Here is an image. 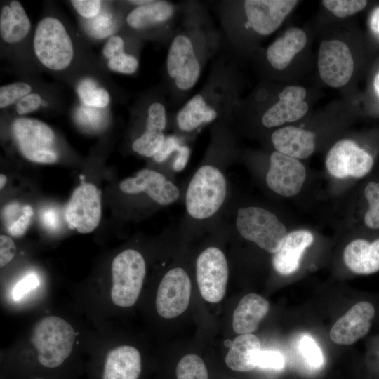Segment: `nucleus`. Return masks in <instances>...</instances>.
Segmentation results:
<instances>
[{
	"mask_svg": "<svg viewBox=\"0 0 379 379\" xmlns=\"http://www.w3.org/2000/svg\"><path fill=\"white\" fill-rule=\"evenodd\" d=\"M39 285L38 277L34 273H29L19 281L13 291V298L18 301L31 291L35 289Z\"/></svg>",
	"mask_w": 379,
	"mask_h": 379,
	"instance_id": "nucleus-39",
	"label": "nucleus"
},
{
	"mask_svg": "<svg viewBox=\"0 0 379 379\" xmlns=\"http://www.w3.org/2000/svg\"><path fill=\"white\" fill-rule=\"evenodd\" d=\"M33 215V210L29 205L22 208V213L8 226V232L13 237H20L27 231Z\"/></svg>",
	"mask_w": 379,
	"mask_h": 379,
	"instance_id": "nucleus-38",
	"label": "nucleus"
},
{
	"mask_svg": "<svg viewBox=\"0 0 379 379\" xmlns=\"http://www.w3.org/2000/svg\"><path fill=\"white\" fill-rule=\"evenodd\" d=\"M314 241L312 234L304 230L287 234L280 249L274 254L272 265L279 274L288 275L295 272L305 250Z\"/></svg>",
	"mask_w": 379,
	"mask_h": 379,
	"instance_id": "nucleus-19",
	"label": "nucleus"
},
{
	"mask_svg": "<svg viewBox=\"0 0 379 379\" xmlns=\"http://www.w3.org/2000/svg\"><path fill=\"white\" fill-rule=\"evenodd\" d=\"M121 192L135 194L144 192L159 205L167 206L176 201L180 196L178 188L162 173L143 168L135 176L126 178L119 183Z\"/></svg>",
	"mask_w": 379,
	"mask_h": 379,
	"instance_id": "nucleus-14",
	"label": "nucleus"
},
{
	"mask_svg": "<svg viewBox=\"0 0 379 379\" xmlns=\"http://www.w3.org/2000/svg\"><path fill=\"white\" fill-rule=\"evenodd\" d=\"M375 313L371 302H357L334 324L330 331L331 340L339 345H351L365 336Z\"/></svg>",
	"mask_w": 379,
	"mask_h": 379,
	"instance_id": "nucleus-16",
	"label": "nucleus"
},
{
	"mask_svg": "<svg viewBox=\"0 0 379 379\" xmlns=\"http://www.w3.org/2000/svg\"><path fill=\"white\" fill-rule=\"evenodd\" d=\"M271 139L277 152L295 159L307 158L315 148V134L295 126L277 129Z\"/></svg>",
	"mask_w": 379,
	"mask_h": 379,
	"instance_id": "nucleus-18",
	"label": "nucleus"
},
{
	"mask_svg": "<svg viewBox=\"0 0 379 379\" xmlns=\"http://www.w3.org/2000/svg\"><path fill=\"white\" fill-rule=\"evenodd\" d=\"M343 260L353 272L369 274L379 271V239L370 242L358 239L345 247Z\"/></svg>",
	"mask_w": 379,
	"mask_h": 379,
	"instance_id": "nucleus-21",
	"label": "nucleus"
},
{
	"mask_svg": "<svg viewBox=\"0 0 379 379\" xmlns=\"http://www.w3.org/2000/svg\"><path fill=\"white\" fill-rule=\"evenodd\" d=\"M232 341L230 340H226L224 343L225 345L227 347H230V346L232 345Z\"/></svg>",
	"mask_w": 379,
	"mask_h": 379,
	"instance_id": "nucleus-51",
	"label": "nucleus"
},
{
	"mask_svg": "<svg viewBox=\"0 0 379 379\" xmlns=\"http://www.w3.org/2000/svg\"><path fill=\"white\" fill-rule=\"evenodd\" d=\"M190 154V151L188 147L186 145L180 146L172 165L175 171L179 172L185 168L189 160Z\"/></svg>",
	"mask_w": 379,
	"mask_h": 379,
	"instance_id": "nucleus-45",
	"label": "nucleus"
},
{
	"mask_svg": "<svg viewBox=\"0 0 379 379\" xmlns=\"http://www.w3.org/2000/svg\"><path fill=\"white\" fill-rule=\"evenodd\" d=\"M145 273V262L139 251L126 249L117 254L111 265L112 302L121 307L133 306L141 292Z\"/></svg>",
	"mask_w": 379,
	"mask_h": 379,
	"instance_id": "nucleus-4",
	"label": "nucleus"
},
{
	"mask_svg": "<svg viewBox=\"0 0 379 379\" xmlns=\"http://www.w3.org/2000/svg\"><path fill=\"white\" fill-rule=\"evenodd\" d=\"M166 137L163 132L145 129L132 144V149L146 157H153L161 149Z\"/></svg>",
	"mask_w": 379,
	"mask_h": 379,
	"instance_id": "nucleus-29",
	"label": "nucleus"
},
{
	"mask_svg": "<svg viewBox=\"0 0 379 379\" xmlns=\"http://www.w3.org/2000/svg\"><path fill=\"white\" fill-rule=\"evenodd\" d=\"M76 338L72 325L57 316L41 319L34 326L31 340L41 365L60 366L70 355Z\"/></svg>",
	"mask_w": 379,
	"mask_h": 379,
	"instance_id": "nucleus-2",
	"label": "nucleus"
},
{
	"mask_svg": "<svg viewBox=\"0 0 379 379\" xmlns=\"http://www.w3.org/2000/svg\"><path fill=\"white\" fill-rule=\"evenodd\" d=\"M7 182V177L5 174L1 173L0 175V189L3 190Z\"/></svg>",
	"mask_w": 379,
	"mask_h": 379,
	"instance_id": "nucleus-49",
	"label": "nucleus"
},
{
	"mask_svg": "<svg viewBox=\"0 0 379 379\" xmlns=\"http://www.w3.org/2000/svg\"><path fill=\"white\" fill-rule=\"evenodd\" d=\"M31 22L20 1L13 0L4 5L0 11V36L3 41L14 44L29 34Z\"/></svg>",
	"mask_w": 379,
	"mask_h": 379,
	"instance_id": "nucleus-24",
	"label": "nucleus"
},
{
	"mask_svg": "<svg viewBox=\"0 0 379 379\" xmlns=\"http://www.w3.org/2000/svg\"><path fill=\"white\" fill-rule=\"evenodd\" d=\"M191 281L181 267L170 270L159 284L155 305L158 314L165 319L175 318L187 308L191 295Z\"/></svg>",
	"mask_w": 379,
	"mask_h": 379,
	"instance_id": "nucleus-10",
	"label": "nucleus"
},
{
	"mask_svg": "<svg viewBox=\"0 0 379 379\" xmlns=\"http://www.w3.org/2000/svg\"><path fill=\"white\" fill-rule=\"evenodd\" d=\"M152 1L149 0H139V1H128V3L138 5V6H143L149 4Z\"/></svg>",
	"mask_w": 379,
	"mask_h": 379,
	"instance_id": "nucleus-48",
	"label": "nucleus"
},
{
	"mask_svg": "<svg viewBox=\"0 0 379 379\" xmlns=\"http://www.w3.org/2000/svg\"><path fill=\"white\" fill-rule=\"evenodd\" d=\"M166 126V114L164 106L161 102H153L147 109L145 129L163 132Z\"/></svg>",
	"mask_w": 379,
	"mask_h": 379,
	"instance_id": "nucleus-36",
	"label": "nucleus"
},
{
	"mask_svg": "<svg viewBox=\"0 0 379 379\" xmlns=\"http://www.w3.org/2000/svg\"><path fill=\"white\" fill-rule=\"evenodd\" d=\"M33 49L39 62L53 71L66 69L74 54L72 39L65 25L52 16L39 22L34 34Z\"/></svg>",
	"mask_w": 379,
	"mask_h": 379,
	"instance_id": "nucleus-3",
	"label": "nucleus"
},
{
	"mask_svg": "<svg viewBox=\"0 0 379 379\" xmlns=\"http://www.w3.org/2000/svg\"><path fill=\"white\" fill-rule=\"evenodd\" d=\"M260 350V342L251 333L236 337L225 357V363L232 370L246 372L254 369V358Z\"/></svg>",
	"mask_w": 379,
	"mask_h": 379,
	"instance_id": "nucleus-25",
	"label": "nucleus"
},
{
	"mask_svg": "<svg viewBox=\"0 0 379 379\" xmlns=\"http://www.w3.org/2000/svg\"><path fill=\"white\" fill-rule=\"evenodd\" d=\"M196 274L202 298L209 302H220L225 294L229 275L223 252L215 246L203 251L197 259Z\"/></svg>",
	"mask_w": 379,
	"mask_h": 379,
	"instance_id": "nucleus-7",
	"label": "nucleus"
},
{
	"mask_svg": "<svg viewBox=\"0 0 379 379\" xmlns=\"http://www.w3.org/2000/svg\"><path fill=\"white\" fill-rule=\"evenodd\" d=\"M318 69L321 79L328 86H345L354 71V60L347 45L339 40L323 41L319 46Z\"/></svg>",
	"mask_w": 379,
	"mask_h": 379,
	"instance_id": "nucleus-11",
	"label": "nucleus"
},
{
	"mask_svg": "<svg viewBox=\"0 0 379 379\" xmlns=\"http://www.w3.org/2000/svg\"><path fill=\"white\" fill-rule=\"evenodd\" d=\"M36 379H41V378H36Z\"/></svg>",
	"mask_w": 379,
	"mask_h": 379,
	"instance_id": "nucleus-52",
	"label": "nucleus"
},
{
	"mask_svg": "<svg viewBox=\"0 0 379 379\" xmlns=\"http://www.w3.org/2000/svg\"><path fill=\"white\" fill-rule=\"evenodd\" d=\"M236 227L243 238L274 254L280 249L287 235L285 225L273 213L258 206L239 208Z\"/></svg>",
	"mask_w": 379,
	"mask_h": 379,
	"instance_id": "nucleus-5",
	"label": "nucleus"
},
{
	"mask_svg": "<svg viewBox=\"0 0 379 379\" xmlns=\"http://www.w3.org/2000/svg\"><path fill=\"white\" fill-rule=\"evenodd\" d=\"M173 6L164 1L134 8L127 15L126 22L134 29H142L168 20L173 13Z\"/></svg>",
	"mask_w": 379,
	"mask_h": 379,
	"instance_id": "nucleus-27",
	"label": "nucleus"
},
{
	"mask_svg": "<svg viewBox=\"0 0 379 379\" xmlns=\"http://www.w3.org/2000/svg\"><path fill=\"white\" fill-rule=\"evenodd\" d=\"M181 146L178 139L170 135L166 137L164 144L159 151L153 157L154 161L157 163L165 161L172 153L178 152Z\"/></svg>",
	"mask_w": 379,
	"mask_h": 379,
	"instance_id": "nucleus-43",
	"label": "nucleus"
},
{
	"mask_svg": "<svg viewBox=\"0 0 379 379\" xmlns=\"http://www.w3.org/2000/svg\"><path fill=\"white\" fill-rule=\"evenodd\" d=\"M324 6L338 18L352 15L362 9L367 4L364 0H324Z\"/></svg>",
	"mask_w": 379,
	"mask_h": 379,
	"instance_id": "nucleus-33",
	"label": "nucleus"
},
{
	"mask_svg": "<svg viewBox=\"0 0 379 379\" xmlns=\"http://www.w3.org/2000/svg\"><path fill=\"white\" fill-rule=\"evenodd\" d=\"M374 87L375 91L379 95V73L376 75L374 81Z\"/></svg>",
	"mask_w": 379,
	"mask_h": 379,
	"instance_id": "nucleus-50",
	"label": "nucleus"
},
{
	"mask_svg": "<svg viewBox=\"0 0 379 379\" xmlns=\"http://www.w3.org/2000/svg\"><path fill=\"white\" fill-rule=\"evenodd\" d=\"M269 307L267 300L258 294L249 293L244 296L233 314L234 332L242 335L255 331L267 314Z\"/></svg>",
	"mask_w": 379,
	"mask_h": 379,
	"instance_id": "nucleus-22",
	"label": "nucleus"
},
{
	"mask_svg": "<svg viewBox=\"0 0 379 379\" xmlns=\"http://www.w3.org/2000/svg\"><path fill=\"white\" fill-rule=\"evenodd\" d=\"M141 372V356L130 345L112 349L107 355L102 379H138Z\"/></svg>",
	"mask_w": 379,
	"mask_h": 379,
	"instance_id": "nucleus-20",
	"label": "nucleus"
},
{
	"mask_svg": "<svg viewBox=\"0 0 379 379\" xmlns=\"http://www.w3.org/2000/svg\"><path fill=\"white\" fill-rule=\"evenodd\" d=\"M166 67L168 75L174 79L180 90H189L198 81L200 64L193 44L187 36L178 34L172 41L167 55Z\"/></svg>",
	"mask_w": 379,
	"mask_h": 379,
	"instance_id": "nucleus-12",
	"label": "nucleus"
},
{
	"mask_svg": "<svg viewBox=\"0 0 379 379\" xmlns=\"http://www.w3.org/2000/svg\"><path fill=\"white\" fill-rule=\"evenodd\" d=\"M254 364L262 368L281 370L285 366V359L279 352L260 350L254 358Z\"/></svg>",
	"mask_w": 379,
	"mask_h": 379,
	"instance_id": "nucleus-35",
	"label": "nucleus"
},
{
	"mask_svg": "<svg viewBox=\"0 0 379 379\" xmlns=\"http://www.w3.org/2000/svg\"><path fill=\"white\" fill-rule=\"evenodd\" d=\"M102 215L100 192L92 183H82L72 193L65 209L69 227L81 234L93 232Z\"/></svg>",
	"mask_w": 379,
	"mask_h": 379,
	"instance_id": "nucleus-8",
	"label": "nucleus"
},
{
	"mask_svg": "<svg viewBox=\"0 0 379 379\" xmlns=\"http://www.w3.org/2000/svg\"><path fill=\"white\" fill-rule=\"evenodd\" d=\"M217 117L215 109L206 104L201 95L197 94L178 112L176 121L180 130L190 132L203 124L214 121Z\"/></svg>",
	"mask_w": 379,
	"mask_h": 379,
	"instance_id": "nucleus-26",
	"label": "nucleus"
},
{
	"mask_svg": "<svg viewBox=\"0 0 379 379\" xmlns=\"http://www.w3.org/2000/svg\"><path fill=\"white\" fill-rule=\"evenodd\" d=\"M371 31L379 38V7L374 9L370 17Z\"/></svg>",
	"mask_w": 379,
	"mask_h": 379,
	"instance_id": "nucleus-47",
	"label": "nucleus"
},
{
	"mask_svg": "<svg viewBox=\"0 0 379 379\" xmlns=\"http://www.w3.org/2000/svg\"><path fill=\"white\" fill-rule=\"evenodd\" d=\"M295 0H247L244 8L249 26L260 35L277 30L297 4Z\"/></svg>",
	"mask_w": 379,
	"mask_h": 379,
	"instance_id": "nucleus-15",
	"label": "nucleus"
},
{
	"mask_svg": "<svg viewBox=\"0 0 379 379\" xmlns=\"http://www.w3.org/2000/svg\"><path fill=\"white\" fill-rule=\"evenodd\" d=\"M307 40L303 30L297 27L287 29L283 36L268 46L266 51L267 60L276 69H286L293 57L304 48Z\"/></svg>",
	"mask_w": 379,
	"mask_h": 379,
	"instance_id": "nucleus-23",
	"label": "nucleus"
},
{
	"mask_svg": "<svg viewBox=\"0 0 379 379\" xmlns=\"http://www.w3.org/2000/svg\"><path fill=\"white\" fill-rule=\"evenodd\" d=\"M107 66L116 72L133 74L138 67V61L135 56L124 52L108 60Z\"/></svg>",
	"mask_w": 379,
	"mask_h": 379,
	"instance_id": "nucleus-37",
	"label": "nucleus"
},
{
	"mask_svg": "<svg viewBox=\"0 0 379 379\" xmlns=\"http://www.w3.org/2000/svg\"><path fill=\"white\" fill-rule=\"evenodd\" d=\"M300 350L311 366L318 368L324 364V357L321 349L312 337L305 335L302 338L300 342Z\"/></svg>",
	"mask_w": 379,
	"mask_h": 379,
	"instance_id": "nucleus-34",
	"label": "nucleus"
},
{
	"mask_svg": "<svg viewBox=\"0 0 379 379\" xmlns=\"http://www.w3.org/2000/svg\"><path fill=\"white\" fill-rule=\"evenodd\" d=\"M42 102L41 97L36 93H30L16 102L18 114L25 115L37 110Z\"/></svg>",
	"mask_w": 379,
	"mask_h": 379,
	"instance_id": "nucleus-41",
	"label": "nucleus"
},
{
	"mask_svg": "<svg viewBox=\"0 0 379 379\" xmlns=\"http://www.w3.org/2000/svg\"><path fill=\"white\" fill-rule=\"evenodd\" d=\"M11 130L18 148L26 159L38 164L57 161L55 135L48 124L33 118L19 117L13 121Z\"/></svg>",
	"mask_w": 379,
	"mask_h": 379,
	"instance_id": "nucleus-6",
	"label": "nucleus"
},
{
	"mask_svg": "<svg viewBox=\"0 0 379 379\" xmlns=\"http://www.w3.org/2000/svg\"><path fill=\"white\" fill-rule=\"evenodd\" d=\"M124 52V42L119 36H112L109 37L102 48V54L107 60Z\"/></svg>",
	"mask_w": 379,
	"mask_h": 379,
	"instance_id": "nucleus-44",
	"label": "nucleus"
},
{
	"mask_svg": "<svg viewBox=\"0 0 379 379\" xmlns=\"http://www.w3.org/2000/svg\"><path fill=\"white\" fill-rule=\"evenodd\" d=\"M71 4L75 11L84 18H92L98 15L101 9V1L72 0Z\"/></svg>",
	"mask_w": 379,
	"mask_h": 379,
	"instance_id": "nucleus-40",
	"label": "nucleus"
},
{
	"mask_svg": "<svg viewBox=\"0 0 379 379\" xmlns=\"http://www.w3.org/2000/svg\"><path fill=\"white\" fill-rule=\"evenodd\" d=\"M373 163L368 152L349 139L338 141L326 157L328 171L338 178L364 177L370 172Z\"/></svg>",
	"mask_w": 379,
	"mask_h": 379,
	"instance_id": "nucleus-9",
	"label": "nucleus"
},
{
	"mask_svg": "<svg viewBox=\"0 0 379 379\" xmlns=\"http://www.w3.org/2000/svg\"><path fill=\"white\" fill-rule=\"evenodd\" d=\"M41 222L47 228L53 230L58 225V218L54 210H46L41 214Z\"/></svg>",
	"mask_w": 379,
	"mask_h": 379,
	"instance_id": "nucleus-46",
	"label": "nucleus"
},
{
	"mask_svg": "<svg viewBox=\"0 0 379 379\" xmlns=\"http://www.w3.org/2000/svg\"><path fill=\"white\" fill-rule=\"evenodd\" d=\"M364 194L368 204L364 224L371 230H379V182L370 181L364 187Z\"/></svg>",
	"mask_w": 379,
	"mask_h": 379,
	"instance_id": "nucleus-31",
	"label": "nucleus"
},
{
	"mask_svg": "<svg viewBox=\"0 0 379 379\" xmlns=\"http://www.w3.org/2000/svg\"><path fill=\"white\" fill-rule=\"evenodd\" d=\"M176 377L177 379H208L204 362L193 354L185 355L178 362Z\"/></svg>",
	"mask_w": 379,
	"mask_h": 379,
	"instance_id": "nucleus-30",
	"label": "nucleus"
},
{
	"mask_svg": "<svg viewBox=\"0 0 379 379\" xmlns=\"http://www.w3.org/2000/svg\"><path fill=\"white\" fill-rule=\"evenodd\" d=\"M227 185L222 171L212 165L199 168L192 176L185 194L187 213L197 220L214 215L222 207Z\"/></svg>",
	"mask_w": 379,
	"mask_h": 379,
	"instance_id": "nucleus-1",
	"label": "nucleus"
},
{
	"mask_svg": "<svg viewBox=\"0 0 379 379\" xmlns=\"http://www.w3.org/2000/svg\"><path fill=\"white\" fill-rule=\"evenodd\" d=\"M32 86L23 81L12 83L0 88V107L6 108L17 102L32 91Z\"/></svg>",
	"mask_w": 379,
	"mask_h": 379,
	"instance_id": "nucleus-32",
	"label": "nucleus"
},
{
	"mask_svg": "<svg viewBox=\"0 0 379 379\" xmlns=\"http://www.w3.org/2000/svg\"><path fill=\"white\" fill-rule=\"evenodd\" d=\"M77 91L81 102L89 107L105 108L110 101L108 91L89 79L81 81Z\"/></svg>",
	"mask_w": 379,
	"mask_h": 379,
	"instance_id": "nucleus-28",
	"label": "nucleus"
},
{
	"mask_svg": "<svg viewBox=\"0 0 379 379\" xmlns=\"http://www.w3.org/2000/svg\"><path fill=\"white\" fill-rule=\"evenodd\" d=\"M16 246L13 239L5 234L0 236V266L3 267L14 258Z\"/></svg>",
	"mask_w": 379,
	"mask_h": 379,
	"instance_id": "nucleus-42",
	"label": "nucleus"
},
{
	"mask_svg": "<svg viewBox=\"0 0 379 379\" xmlns=\"http://www.w3.org/2000/svg\"><path fill=\"white\" fill-rule=\"evenodd\" d=\"M266 175L268 187L277 194L292 197L300 192L306 179V170L298 159L273 152Z\"/></svg>",
	"mask_w": 379,
	"mask_h": 379,
	"instance_id": "nucleus-13",
	"label": "nucleus"
},
{
	"mask_svg": "<svg viewBox=\"0 0 379 379\" xmlns=\"http://www.w3.org/2000/svg\"><path fill=\"white\" fill-rule=\"evenodd\" d=\"M306 93L302 86L285 87L279 94V101L264 113L262 124L272 128L301 119L308 110V105L304 100Z\"/></svg>",
	"mask_w": 379,
	"mask_h": 379,
	"instance_id": "nucleus-17",
	"label": "nucleus"
}]
</instances>
